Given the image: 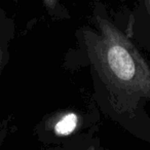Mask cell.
Wrapping results in <instances>:
<instances>
[{
	"label": "cell",
	"mask_w": 150,
	"mask_h": 150,
	"mask_svg": "<svg viewBox=\"0 0 150 150\" xmlns=\"http://www.w3.org/2000/svg\"><path fill=\"white\" fill-rule=\"evenodd\" d=\"M96 31H84L88 54L115 102L123 110L150 101V65L109 20L97 15Z\"/></svg>",
	"instance_id": "obj_1"
},
{
	"label": "cell",
	"mask_w": 150,
	"mask_h": 150,
	"mask_svg": "<svg viewBox=\"0 0 150 150\" xmlns=\"http://www.w3.org/2000/svg\"><path fill=\"white\" fill-rule=\"evenodd\" d=\"M76 123H77L76 115L73 113H69V114L63 116L57 122L56 127H54V131L58 135H68L73 132V129L76 127Z\"/></svg>",
	"instance_id": "obj_2"
},
{
	"label": "cell",
	"mask_w": 150,
	"mask_h": 150,
	"mask_svg": "<svg viewBox=\"0 0 150 150\" xmlns=\"http://www.w3.org/2000/svg\"><path fill=\"white\" fill-rule=\"evenodd\" d=\"M44 7L52 18L63 19L66 17L67 11L62 4V0H41Z\"/></svg>",
	"instance_id": "obj_3"
},
{
	"label": "cell",
	"mask_w": 150,
	"mask_h": 150,
	"mask_svg": "<svg viewBox=\"0 0 150 150\" xmlns=\"http://www.w3.org/2000/svg\"><path fill=\"white\" fill-rule=\"evenodd\" d=\"M142 2H143L144 6H145L146 11H147L148 16H149V19H150V0H142Z\"/></svg>",
	"instance_id": "obj_4"
},
{
	"label": "cell",
	"mask_w": 150,
	"mask_h": 150,
	"mask_svg": "<svg viewBox=\"0 0 150 150\" xmlns=\"http://www.w3.org/2000/svg\"><path fill=\"white\" fill-rule=\"evenodd\" d=\"M1 61H2V52H1V48H0V67H1Z\"/></svg>",
	"instance_id": "obj_5"
},
{
	"label": "cell",
	"mask_w": 150,
	"mask_h": 150,
	"mask_svg": "<svg viewBox=\"0 0 150 150\" xmlns=\"http://www.w3.org/2000/svg\"><path fill=\"white\" fill-rule=\"evenodd\" d=\"M118 1H120V2H123V1H125V0H118Z\"/></svg>",
	"instance_id": "obj_6"
}]
</instances>
